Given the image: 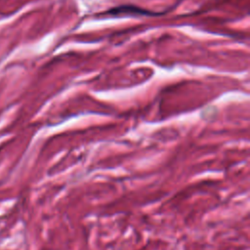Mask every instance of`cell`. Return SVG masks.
I'll return each instance as SVG.
<instances>
[{
  "label": "cell",
  "instance_id": "obj_1",
  "mask_svg": "<svg viewBox=\"0 0 250 250\" xmlns=\"http://www.w3.org/2000/svg\"><path fill=\"white\" fill-rule=\"evenodd\" d=\"M107 13L113 14V15H119L122 13L123 14H138V15H155L154 13H150L149 11L143 10V9L135 7V6H121V7L109 10Z\"/></svg>",
  "mask_w": 250,
  "mask_h": 250
}]
</instances>
